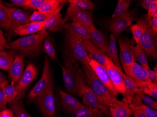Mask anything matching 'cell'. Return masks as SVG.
Segmentation results:
<instances>
[{
  "label": "cell",
  "instance_id": "obj_9",
  "mask_svg": "<svg viewBox=\"0 0 157 117\" xmlns=\"http://www.w3.org/2000/svg\"><path fill=\"white\" fill-rule=\"evenodd\" d=\"M138 9H134L128 11L122 15L112 19L108 24L109 30L116 37L119 36L124 31L131 25Z\"/></svg>",
  "mask_w": 157,
  "mask_h": 117
},
{
  "label": "cell",
  "instance_id": "obj_33",
  "mask_svg": "<svg viewBox=\"0 0 157 117\" xmlns=\"http://www.w3.org/2000/svg\"><path fill=\"white\" fill-rule=\"evenodd\" d=\"M69 6L80 10L87 11L94 9L95 5L90 0H69Z\"/></svg>",
  "mask_w": 157,
  "mask_h": 117
},
{
  "label": "cell",
  "instance_id": "obj_16",
  "mask_svg": "<svg viewBox=\"0 0 157 117\" xmlns=\"http://www.w3.org/2000/svg\"><path fill=\"white\" fill-rule=\"evenodd\" d=\"M127 75L134 81L138 88H141L150 82L145 68L136 61L132 64Z\"/></svg>",
  "mask_w": 157,
  "mask_h": 117
},
{
  "label": "cell",
  "instance_id": "obj_1",
  "mask_svg": "<svg viewBox=\"0 0 157 117\" xmlns=\"http://www.w3.org/2000/svg\"><path fill=\"white\" fill-rule=\"evenodd\" d=\"M48 33L42 31L36 34L24 36L10 43L4 47L8 49L18 51L23 57H34L40 52L41 46L48 36Z\"/></svg>",
  "mask_w": 157,
  "mask_h": 117
},
{
  "label": "cell",
  "instance_id": "obj_39",
  "mask_svg": "<svg viewBox=\"0 0 157 117\" xmlns=\"http://www.w3.org/2000/svg\"><path fill=\"white\" fill-rule=\"evenodd\" d=\"M44 47L48 55L52 59H55L56 58L55 49L49 36H48L44 41Z\"/></svg>",
  "mask_w": 157,
  "mask_h": 117
},
{
  "label": "cell",
  "instance_id": "obj_12",
  "mask_svg": "<svg viewBox=\"0 0 157 117\" xmlns=\"http://www.w3.org/2000/svg\"><path fill=\"white\" fill-rule=\"evenodd\" d=\"M105 68L116 92L118 94H122L124 97L126 90L122 76L124 74L123 71L120 70L108 57L106 58V63Z\"/></svg>",
  "mask_w": 157,
  "mask_h": 117
},
{
  "label": "cell",
  "instance_id": "obj_14",
  "mask_svg": "<svg viewBox=\"0 0 157 117\" xmlns=\"http://www.w3.org/2000/svg\"><path fill=\"white\" fill-rule=\"evenodd\" d=\"M89 65L95 75L108 89L110 92L115 97H118V94L116 92L113 85L112 84L107 71L105 67L93 60H90Z\"/></svg>",
  "mask_w": 157,
  "mask_h": 117
},
{
  "label": "cell",
  "instance_id": "obj_27",
  "mask_svg": "<svg viewBox=\"0 0 157 117\" xmlns=\"http://www.w3.org/2000/svg\"><path fill=\"white\" fill-rule=\"evenodd\" d=\"M122 76L124 79V84L126 90V93L124 97L127 99L129 104L131 103L135 94H136L138 87L134 81L130 77L125 75V73L123 74Z\"/></svg>",
  "mask_w": 157,
  "mask_h": 117
},
{
  "label": "cell",
  "instance_id": "obj_11",
  "mask_svg": "<svg viewBox=\"0 0 157 117\" xmlns=\"http://www.w3.org/2000/svg\"><path fill=\"white\" fill-rule=\"evenodd\" d=\"M38 73L37 68L34 64H28L22 76L15 87L17 93V99L20 100L24 97L28 87L37 77Z\"/></svg>",
  "mask_w": 157,
  "mask_h": 117
},
{
  "label": "cell",
  "instance_id": "obj_47",
  "mask_svg": "<svg viewBox=\"0 0 157 117\" xmlns=\"http://www.w3.org/2000/svg\"><path fill=\"white\" fill-rule=\"evenodd\" d=\"M7 103L4 93L2 90L0 88V112L6 109Z\"/></svg>",
  "mask_w": 157,
  "mask_h": 117
},
{
  "label": "cell",
  "instance_id": "obj_18",
  "mask_svg": "<svg viewBox=\"0 0 157 117\" xmlns=\"http://www.w3.org/2000/svg\"><path fill=\"white\" fill-rule=\"evenodd\" d=\"M90 40L109 58V45L102 31L95 27L94 24L90 27Z\"/></svg>",
  "mask_w": 157,
  "mask_h": 117
},
{
  "label": "cell",
  "instance_id": "obj_40",
  "mask_svg": "<svg viewBox=\"0 0 157 117\" xmlns=\"http://www.w3.org/2000/svg\"><path fill=\"white\" fill-rule=\"evenodd\" d=\"M141 88L146 95L150 96L154 99H157V84L149 82L141 87Z\"/></svg>",
  "mask_w": 157,
  "mask_h": 117
},
{
  "label": "cell",
  "instance_id": "obj_34",
  "mask_svg": "<svg viewBox=\"0 0 157 117\" xmlns=\"http://www.w3.org/2000/svg\"><path fill=\"white\" fill-rule=\"evenodd\" d=\"M131 3V1L130 0H119L112 15V19H115L128 11Z\"/></svg>",
  "mask_w": 157,
  "mask_h": 117
},
{
  "label": "cell",
  "instance_id": "obj_24",
  "mask_svg": "<svg viewBox=\"0 0 157 117\" xmlns=\"http://www.w3.org/2000/svg\"><path fill=\"white\" fill-rule=\"evenodd\" d=\"M66 0H45L38 11L52 15L58 12H61L64 4L67 2Z\"/></svg>",
  "mask_w": 157,
  "mask_h": 117
},
{
  "label": "cell",
  "instance_id": "obj_10",
  "mask_svg": "<svg viewBox=\"0 0 157 117\" xmlns=\"http://www.w3.org/2000/svg\"><path fill=\"white\" fill-rule=\"evenodd\" d=\"M8 9L10 14V22L5 28L7 36L11 37L14 35V31L19 26L29 23L30 15L24 10L16 8Z\"/></svg>",
  "mask_w": 157,
  "mask_h": 117
},
{
  "label": "cell",
  "instance_id": "obj_3",
  "mask_svg": "<svg viewBox=\"0 0 157 117\" xmlns=\"http://www.w3.org/2000/svg\"><path fill=\"white\" fill-rule=\"evenodd\" d=\"M63 72V78L65 89L73 95L82 96L88 85L85 82V75L82 69L78 63L70 67L60 64Z\"/></svg>",
  "mask_w": 157,
  "mask_h": 117
},
{
  "label": "cell",
  "instance_id": "obj_30",
  "mask_svg": "<svg viewBox=\"0 0 157 117\" xmlns=\"http://www.w3.org/2000/svg\"><path fill=\"white\" fill-rule=\"evenodd\" d=\"M10 109L14 113L15 117H32L27 112L20 100L14 99L10 103Z\"/></svg>",
  "mask_w": 157,
  "mask_h": 117
},
{
  "label": "cell",
  "instance_id": "obj_7",
  "mask_svg": "<svg viewBox=\"0 0 157 117\" xmlns=\"http://www.w3.org/2000/svg\"><path fill=\"white\" fill-rule=\"evenodd\" d=\"M120 49V60L124 69L125 74L127 75L132 64L135 62L133 56V49L135 42L128 38H121L118 40Z\"/></svg>",
  "mask_w": 157,
  "mask_h": 117
},
{
  "label": "cell",
  "instance_id": "obj_32",
  "mask_svg": "<svg viewBox=\"0 0 157 117\" xmlns=\"http://www.w3.org/2000/svg\"><path fill=\"white\" fill-rule=\"evenodd\" d=\"M133 56L135 61L139 62L140 65H142L144 68L149 67L147 55L139 45L136 44L134 47L133 49Z\"/></svg>",
  "mask_w": 157,
  "mask_h": 117
},
{
  "label": "cell",
  "instance_id": "obj_51",
  "mask_svg": "<svg viewBox=\"0 0 157 117\" xmlns=\"http://www.w3.org/2000/svg\"><path fill=\"white\" fill-rule=\"evenodd\" d=\"M154 1V0H144L141 2V6L144 9L148 10L149 7Z\"/></svg>",
  "mask_w": 157,
  "mask_h": 117
},
{
  "label": "cell",
  "instance_id": "obj_46",
  "mask_svg": "<svg viewBox=\"0 0 157 117\" xmlns=\"http://www.w3.org/2000/svg\"><path fill=\"white\" fill-rule=\"evenodd\" d=\"M134 117H147L143 112L137 106L129 104Z\"/></svg>",
  "mask_w": 157,
  "mask_h": 117
},
{
  "label": "cell",
  "instance_id": "obj_42",
  "mask_svg": "<svg viewBox=\"0 0 157 117\" xmlns=\"http://www.w3.org/2000/svg\"><path fill=\"white\" fill-rule=\"evenodd\" d=\"M45 2V0H28L24 9H38Z\"/></svg>",
  "mask_w": 157,
  "mask_h": 117
},
{
  "label": "cell",
  "instance_id": "obj_35",
  "mask_svg": "<svg viewBox=\"0 0 157 117\" xmlns=\"http://www.w3.org/2000/svg\"><path fill=\"white\" fill-rule=\"evenodd\" d=\"M136 95L138 96L142 103L145 105L154 109L157 110V103L154 99L148 96V95L144 93L141 88H138L136 92Z\"/></svg>",
  "mask_w": 157,
  "mask_h": 117
},
{
  "label": "cell",
  "instance_id": "obj_44",
  "mask_svg": "<svg viewBox=\"0 0 157 117\" xmlns=\"http://www.w3.org/2000/svg\"><path fill=\"white\" fill-rule=\"evenodd\" d=\"M28 0H11V3H4V5L8 8H12L15 7L25 8L27 5Z\"/></svg>",
  "mask_w": 157,
  "mask_h": 117
},
{
  "label": "cell",
  "instance_id": "obj_17",
  "mask_svg": "<svg viewBox=\"0 0 157 117\" xmlns=\"http://www.w3.org/2000/svg\"><path fill=\"white\" fill-rule=\"evenodd\" d=\"M63 29L80 38L82 41L90 40V27L78 22H67Z\"/></svg>",
  "mask_w": 157,
  "mask_h": 117
},
{
  "label": "cell",
  "instance_id": "obj_8",
  "mask_svg": "<svg viewBox=\"0 0 157 117\" xmlns=\"http://www.w3.org/2000/svg\"><path fill=\"white\" fill-rule=\"evenodd\" d=\"M35 102L44 117H55V101L53 90H47L38 95Z\"/></svg>",
  "mask_w": 157,
  "mask_h": 117
},
{
  "label": "cell",
  "instance_id": "obj_41",
  "mask_svg": "<svg viewBox=\"0 0 157 117\" xmlns=\"http://www.w3.org/2000/svg\"><path fill=\"white\" fill-rule=\"evenodd\" d=\"M130 30L133 34V40L136 44H139L141 35H142V30L138 23L133 24L130 27Z\"/></svg>",
  "mask_w": 157,
  "mask_h": 117
},
{
  "label": "cell",
  "instance_id": "obj_45",
  "mask_svg": "<svg viewBox=\"0 0 157 117\" xmlns=\"http://www.w3.org/2000/svg\"><path fill=\"white\" fill-rule=\"evenodd\" d=\"M147 15L151 18L154 16H157V1L154 0L152 4L149 7L148 9Z\"/></svg>",
  "mask_w": 157,
  "mask_h": 117
},
{
  "label": "cell",
  "instance_id": "obj_19",
  "mask_svg": "<svg viewBox=\"0 0 157 117\" xmlns=\"http://www.w3.org/2000/svg\"><path fill=\"white\" fill-rule=\"evenodd\" d=\"M9 77L11 80V84H17L19 82L24 72V57L17 54L8 70Z\"/></svg>",
  "mask_w": 157,
  "mask_h": 117
},
{
  "label": "cell",
  "instance_id": "obj_4",
  "mask_svg": "<svg viewBox=\"0 0 157 117\" xmlns=\"http://www.w3.org/2000/svg\"><path fill=\"white\" fill-rule=\"evenodd\" d=\"M82 67L85 78L88 83L87 85L100 101L110 108L114 100L117 99V97L113 95L106 86L98 78L89 64H82Z\"/></svg>",
  "mask_w": 157,
  "mask_h": 117
},
{
  "label": "cell",
  "instance_id": "obj_38",
  "mask_svg": "<svg viewBox=\"0 0 157 117\" xmlns=\"http://www.w3.org/2000/svg\"><path fill=\"white\" fill-rule=\"evenodd\" d=\"M50 16L51 15L42 13L38 10L35 11L30 16V23H44Z\"/></svg>",
  "mask_w": 157,
  "mask_h": 117
},
{
  "label": "cell",
  "instance_id": "obj_36",
  "mask_svg": "<svg viewBox=\"0 0 157 117\" xmlns=\"http://www.w3.org/2000/svg\"><path fill=\"white\" fill-rule=\"evenodd\" d=\"M9 22L8 9L2 3H0V27L5 29L8 25Z\"/></svg>",
  "mask_w": 157,
  "mask_h": 117
},
{
  "label": "cell",
  "instance_id": "obj_23",
  "mask_svg": "<svg viewBox=\"0 0 157 117\" xmlns=\"http://www.w3.org/2000/svg\"><path fill=\"white\" fill-rule=\"evenodd\" d=\"M62 15L61 12H56L52 14L48 19L44 23V30L52 32H58L63 29L62 24Z\"/></svg>",
  "mask_w": 157,
  "mask_h": 117
},
{
  "label": "cell",
  "instance_id": "obj_37",
  "mask_svg": "<svg viewBox=\"0 0 157 117\" xmlns=\"http://www.w3.org/2000/svg\"><path fill=\"white\" fill-rule=\"evenodd\" d=\"M2 90L4 93L5 99L7 102L10 103L14 99H16L17 96V91L13 84H9Z\"/></svg>",
  "mask_w": 157,
  "mask_h": 117
},
{
  "label": "cell",
  "instance_id": "obj_50",
  "mask_svg": "<svg viewBox=\"0 0 157 117\" xmlns=\"http://www.w3.org/2000/svg\"><path fill=\"white\" fill-rule=\"evenodd\" d=\"M0 117H15V116L10 109H6L0 112Z\"/></svg>",
  "mask_w": 157,
  "mask_h": 117
},
{
  "label": "cell",
  "instance_id": "obj_28",
  "mask_svg": "<svg viewBox=\"0 0 157 117\" xmlns=\"http://www.w3.org/2000/svg\"><path fill=\"white\" fill-rule=\"evenodd\" d=\"M108 45H109V58L120 70L122 71V67L121 66V62L118 57L116 37L113 34L110 35V42Z\"/></svg>",
  "mask_w": 157,
  "mask_h": 117
},
{
  "label": "cell",
  "instance_id": "obj_6",
  "mask_svg": "<svg viewBox=\"0 0 157 117\" xmlns=\"http://www.w3.org/2000/svg\"><path fill=\"white\" fill-rule=\"evenodd\" d=\"M52 77L49 68V59L45 57L42 75L39 81L34 85L27 96L28 100L32 101L40 93L47 90H53Z\"/></svg>",
  "mask_w": 157,
  "mask_h": 117
},
{
  "label": "cell",
  "instance_id": "obj_26",
  "mask_svg": "<svg viewBox=\"0 0 157 117\" xmlns=\"http://www.w3.org/2000/svg\"><path fill=\"white\" fill-rule=\"evenodd\" d=\"M17 55L14 50L9 52L0 50V69L8 71Z\"/></svg>",
  "mask_w": 157,
  "mask_h": 117
},
{
  "label": "cell",
  "instance_id": "obj_22",
  "mask_svg": "<svg viewBox=\"0 0 157 117\" xmlns=\"http://www.w3.org/2000/svg\"><path fill=\"white\" fill-rule=\"evenodd\" d=\"M59 92L62 104L65 110L68 113L75 114L78 108L83 106V104L72 95H69L61 90H60Z\"/></svg>",
  "mask_w": 157,
  "mask_h": 117
},
{
  "label": "cell",
  "instance_id": "obj_48",
  "mask_svg": "<svg viewBox=\"0 0 157 117\" xmlns=\"http://www.w3.org/2000/svg\"><path fill=\"white\" fill-rule=\"evenodd\" d=\"M151 30L155 36H157V16L151 18L150 22Z\"/></svg>",
  "mask_w": 157,
  "mask_h": 117
},
{
  "label": "cell",
  "instance_id": "obj_52",
  "mask_svg": "<svg viewBox=\"0 0 157 117\" xmlns=\"http://www.w3.org/2000/svg\"><path fill=\"white\" fill-rule=\"evenodd\" d=\"M0 43L3 45L4 46L7 43V40L4 37V34L1 30H0Z\"/></svg>",
  "mask_w": 157,
  "mask_h": 117
},
{
  "label": "cell",
  "instance_id": "obj_49",
  "mask_svg": "<svg viewBox=\"0 0 157 117\" xmlns=\"http://www.w3.org/2000/svg\"><path fill=\"white\" fill-rule=\"evenodd\" d=\"M9 85V82L5 75L0 72V88L1 89Z\"/></svg>",
  "mask_w": 157,
  "mask_h": 117
},
{
  "label": "cell",
  "instance_id": "obj_53",
  "mask_svg": "<svg viewBox=\"0 0 157 117\" xmlns=\"http://www.w3.org/2000/svg\"><path fill=\"white\" fill-rule=\"evenodd\" d=\"M3 47H4V46L0 43V50H3Z\"/></svg>",
  "mask_w": 157,
  "mask_h": 117
},
{
  "label": "cell",
  "instance_id": "obj_43",
  "mask_svg": "<svg viewBox=\"0 0 157 117\" xmlns=\"http://www.w3.org/2000/svg\"><path fill=\"white\" fill-rule=\"evenodd\" d=\"M157 64L156 65L154 70L151 69L150 68L148 67L145 68L148 75V79L149 81L151 83L157 84Z\"/></svg>",
  "mask_w": 157,
  "mask_h": 117
},
{
  "label": "cell",
  "instance_id": "obj_15",
  "mask_svg": "<svg viewBox=\"0 0 157 117\" xmlns=\"http://www.w3.org/2000/svg\"><path fill=\"white\" fill-rule=\"evenodd\" d=\"M82 102L84 105L98 110L102 112L103 114L111 116L109 107L103 104L100 101L88 86L82 95Z\"/></svg>",
  "mask_w": 157,
  "mask_h": 117
},
{
  "label": "cell",
  "instance_id": "obj_2",
  "mask_svg": "<svg viewBox=\"0 0 157 117\" xmlns=\"http://www.w3.org/2000/svg\"><path fill=\"white\" fill-rule=\"evenodd\" d=\"M90 60L83 41L67 31L65 35L64 67H70L78 61L88 65Z\"/></svg>",
  "mask_w": 157,
  "mask_h": 117
},
{
  "label": "cell",
  "instance_id": "obj_13",
  "mask_svg": "<svg viewBox=\"0 0 157 117\" xmlns=\"http://www.w3.org/2000/svg\"><path fill=\"white\" fill-rule=\"evenodd\" d=\"M78 22L88 27L93 25L92 13L89 11L80 10L69 6L67 9L66 15L63 19V25L68 21Z\"/></svg>",
  "mask_w": 157,
  "mask_h": 117
},
{
  "label": "cell",
  "instance_id": "obj_21",
  "mask_svg": "<svg viewBox=\"0 0 157 117\" xmlns=\"http://www.w3.org/2000/svg\"><path fill=\"white\" fill-rule=\"evenodd\" d=\"M83 42L90 59L97 61L105 67L106 63V58L108 56L95 46L90 40H86Z\"/></svg>",
  "mask_w": 157,
  "mask_h": 117
},
{
  "label": "cell",
  "instance_id": "obj_25",
  "mask_svg": "<svg viewBox=\"0 0 157 117\" xmlns=\"http://www.w3.org/2000/svg\"><path fill=\"white\" fill-rule=\"evenodd\" d=\"M44 24L29 23L19 26L14 31V35L21 36H28L44 30Z\"/></svg>",
  "mask_w": 157,
  "mask_h": 117
},
{
  "label": "cell",
  "instance_id": "obj_5",
  "mask_svg": "<svg viewBox=\"0 0 157 117\" xmlns=\"http://www.w3.org/2000/svg\"><path fill=\"white\" fill-rule=\"evenodd\" d=\"M151 17L147 15L139 19L138 24L142 30V35L139 44L144 50L146 55L156 60L157 58V38L151 30L150 22Z\"/></svg>",
  "mask_w": 157,
  "mask_h": 117
},
{
  "label": "cell",
  "instance_id": "obj_29",
  "mask_svg": "<svg viewBox=\"0 0 157 117\" xmlns=\"http://www.w3.org/2000/svg\"><path fill=\"white\" fill-rule=\"evenodd\" d=\"M129 104L139 107L147 117H157V111L144 104L136 94H135L131 103Z\"/></svg>",
  "mask_w": 157,
  "mask_h": 117
},
{
  "label": "cell",
  "instance_id": "obj_20",
  "mask_svg": "<svg viewBox=\"0 0 157 117\" xmlns=\"http://www.w3.org/2000/svg\"><path fill=\"white\" fill-rule=\"evenodd\" d=\"M109 109L112 117H130L132 115L129 104L124 97L121 101L114 100Z\"/></svg>",
  "mask_w": 157,
  "mask_h": 117
},
{
  "label": "cell",
  "instance_id": "obj_54",
  "mask_svg": "<svg viewBox=\"0 0 157 117\" xmlns=\"http://www.w3.org/2000/svg\"><path fill=\"white\" fill-rule=\"evenodd\" d=\"M2 1H0V3H2Z\"/></svg>",
  "mask_w": 157,
  "mask_h": 117
},
{
  "label": "cell",
  "instance_id": "obj_31",
  "mask_svg": "<svg viewBox=\"0 0 157 117\" xmlns=\"http://www.w3.org/2000/svg\"><path fill=\"white\" fill-rule=\"evenodd\" d=\"M75 117H104V114L99 111L84 105L76 111Z\"/></svg>",
  "mask_w": 157,
  "mask_h": 117
}]
</instances>
